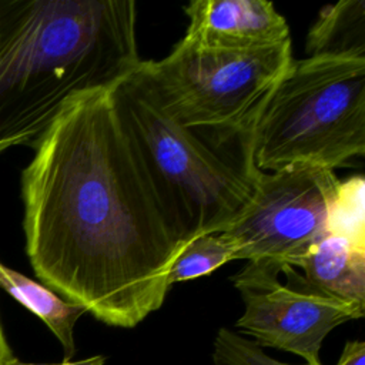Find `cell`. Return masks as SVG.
Listing matches in <instances>:
<instances>
[{"instance_id": "obj_1", "label": "cell", "mask_w": 365, "mask_h": 365, "mask_svg": "<svg viewBox=\"0 0 365 365\" xmlns=\"http://www.w3.org/2000/svg\"><path fill=\"white\" fill-rule=\"evenodd\" d=\"M26 252L41 284L120 328L161 308L182 247L114 88L73 97L21 173Z\"/></svg>"}, {"instance_id": "obj_2", "label": "cell", "mask_w": 365, "mask_h": 365, "mask_svg": "<svg viewBox=\"0 0 365 365\" xmlns=\"http://www.w3.org/2000/svg\"><path fill=\"white\" fill-rule=\"evenodd\" d=\"M140 63L133 0H0V154L34 148L73 97Z\"/></svg>"}, {"instance_id": "obj_3", "label": "cell", "mask_w": 365, "mask_h": 365, "mask_svg": "<svg viewBox=\"0 0 365 365\" xmlns=\"http://www.w3.org/2000/svg\"><path fill=\"white\" fill-rule=\"evenodd\" d=\"M292 60L291 40L224 50L184 37L164 58L141 60L131 77L178 125L221 151L237 141L251 155L254 127Z\"/></svg>"}, {"instance_id": "obj_4", "label": "cell", "mask_w": 365, "mask_h": 365, "mask_svg": "<svg viewBox=\"0 0 365 365\" xmlns=\"http://www.w3.org/2000/svg\"><path fill=\"white\" fill-rule=\"evenodd\" d=\"M365 153V58L292 60L251 135V163L274 173L291 165L328 170Z\"/></svg>"}, {"instance_id": "obj_5", "label": "cell", "mask_w": 365, "mask_h": 365, "mask_svg": "<svg viewBox=\"0 0 365 365\" xmlns=\"http://www.w3.org/2000/svg\"><path fill=\"white\" fill-rule=\"evenodd\" d=\"M114 96L121 118L182 242L224 231L248 205L255 168L171 120L131 76Z\"/></svg>"}, {"instance_id": "obj_6", "label": "cell", "mask_w": 365, "mask_h": 365, "mask_svg": "<svg viewBox=\"0 0 365 365\" xmlns=\"http://www.w3.org/2000/svg\"><path fill=\"white\" fill-rule=\"evenodd\" d=\"M341 181L332 170L291 165L255 171L252 197L224 231L234 261L291 265L328 228Z\"/></svg>"}, {"instance_id": "obj_7", "label": "cell", "mask_w": 365, "mask_h": 365, "mask_svg": "<svg viewBox=\"0 0 365 365\" xmlns=\"http://www.w3.org/2000/svg\"><path fill=\"white\" fill-rule=\"evenodd\" d=\"M244 314L235 327L261 348H277L322 365L319 351L338 325L359 319L365 308L308 287L295 268L271 262H247L231 278Z\"/></svg>"}, {"instance_id": "obj_8", "label": "cell", "mask_w": 365, "mask_h": 365, "mask_svg": "<svg viewBox=\"0 0 365 365\" xmlns=\"http://www.w3.org/2000/svg\"><path fill=\"white\" fill-rule=\"evenodd\" d=\"M185 38L208 48L248 50L289 38L287 20L265 0H194L185 7Z\"/></svg>"}, {"instance_id": "obj_9", "label": "cell", "mask_w": 365, "mask_h": 365, "mask_svg": "<svg viewBox=\"0 0 365 365\" xmlns=\"http://www.w3.org/2000/svg\"><path fill=\"white\" fill-rule=\"evenodd\" d=\"M325 295L365 308V235L327 228L291 265Z\"/></svg>"}, {"instance_id": "obj_10", "label": "cell", "mask_w": 365, "mask_h": 365, "mask_svg": "<svg viewBox=\"0 0 365 365\" xmlns=\"http://www.w3.org/2000/svg\"><path fill=\"white\" fill-rule=\"evenodd\" d=\"M0 288L44 322L60 342L64 361H71L76 354L74 327L87 311L3 262H0Z\"/></svg>"}, {"instance_id": "obj_11", "label": "cell", "mask_w": 365, "mask_h": 365, "mask_svg": "<svg viewBox=\"0 0 365 365\" xmlns=\"http://www.w3.org/2000/svg\"><path fill=\"white\" fill-rule=\"evenodd\" d=\"M307 57L365 58V0L325 6L308 31Z\"/></svg>"}, {"instance_id": "obj_12", "label": "cell", "mask_w": 365, "mask_h": 365, "mask_svg": "<svg viewBox=\"0 0 365 365\" xmlns=\"http://www.w3.org/2000/svg\"><path fill=\"white\" fill-rule=\"evenodd\" d=\"M235 250L231 241L221 232L194 237L182 244L168 272V284L210 275L221 265L234 261Z\"/></svg>"}, {"instance_id": "obj_13", "label": "cell", "mask_w": 365, "mask_h": 365, "mask_svg": "<svg viewBox=\"0 0 365 365\" xmlns=\"http://www.w3.org/2000/svg\"><path fill=\"white\" fill-rule=\"evenodd\" d=\"M212 361L215 365H291L271 358L254 341L228 328H220L215 335Z\"/></svg>"}, {"instance_id": "obj_14", "label": "cell", "mask_w": 365, "mask_h": 365, "mask_svg": "<svg viewBox=\"0 0 365 365\" xmlns=\"http://www.w3.org/2000/svg\"><path fill=\"white\" fill-rule=\"evenodd\" d=\"M336 365H365V342L361 339L348 341Z\"/></svg>"}, {"instance_id": "obj_15", "label": "cell", "mask_w": 365, "mask_h": 365, "mask_svg": "<svg viewBox=\"0 0 365 365\" xmlns=\"http://www.w3.org/2000/svg\"><path fill=\"white\" fill-rule=\"evenodd\" d=\"M106 358L101 355H96V356H90L86 359H80V361H63L58 364H34V362H24L19 358H16L14 355H10L9 358L3 359L0 362V365H104Z\"/></svg>"}, {"instance_id": "obj_16", "label": "cell", "mask_w": 365, "mask_h": 365, "mask_svg": "<svg viewBox=\"0 0 365 365\" xmlns=\"http://www.w3.org/2000/svg\"><path fill=\"white\" fill-rule=\"evenodd\" d=\"M10 355H13L10 346H9V342H7V338H6V332H4V328H3V324H1V319H0V362L6 358H9Z\"/></svg>"}]
</instances>
